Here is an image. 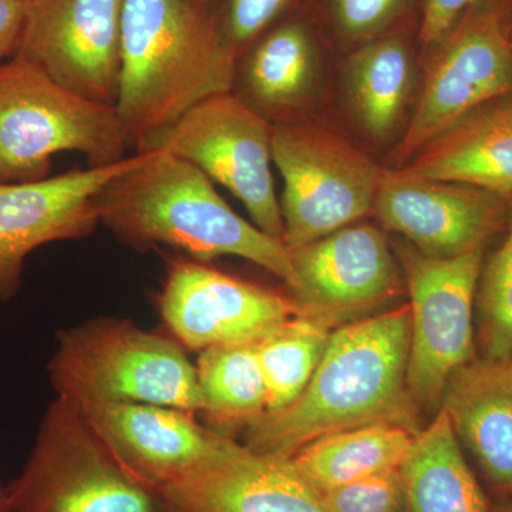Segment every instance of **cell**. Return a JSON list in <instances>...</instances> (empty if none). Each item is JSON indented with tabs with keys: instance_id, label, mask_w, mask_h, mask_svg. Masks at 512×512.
Masks as SVG:
<instances>
[{
	"instance_id": "cell-1",
	"label": "cell",
	"mask_w": 512,
	"mask_h": 512,
	"mask_svg": "<svg viewBox=\"0 0 512 512\" xmlns=\"http://www.w3.org/2000/svg\"><path fill=\"white\" fill-rule=\"evenodd\" d=\"M409 345V305L333 330L301 396L249 423L244 446L291 458L319 437L367 424H399L419 433L421 412L407 389Z\"/></svg>"
},
{
	"instance_id": "cell-2",
	"label": "cell",
	"mask_w": 512,
	"mask_h": 512,
	"mask_svg": "<svg viewBox=\"0 0 512 512\" xmlns=\"http://www.w3.org/2000/svg\"><path fill=\"white\" fill-rule=\"evenodd\" d=\"M96 208L100 224L130 247L165 245L202 262L238 256L289 291L298 286L285 242L239 217L207 175L167 151L138 153L137 163L100 191Z\"/></svg>"
},
{
	"instance_id": "cell-3",
	"label": "cell",
	"mask_w": 512,
	"mask_h": 512,
	"mask_svg": "<svg viewBox=\"0 0 512 512\" xmlns=\"http://www.w3.org/2000/svg\"><path fill=\"white\" fill-rule=\"evenodd\" d=\"M210 0H124L119 111L131 148L211 94L231 92Z\"/></svg>"
},
{
	"instance_id": "cell-4",
	"label": "cell",
	"mask_w": 512,
	"mask_h": 512,
	"mask_svg": "<svg viewBox=\"0 0 512 512\" xmlns=\"http://www.w3.org/2000/svg\"><path fill=\"white\" fill-rule=\"evenodd\" d=\"M128 148L116 106L66 89L19 57L0 63V184L49 177L59 153L106 167L126 160Z\"/></svg>"
},
{
	"instance_id": "cell-5",
	"label": "cell",
	"mask_w": 512,
	"mask_h": 512,
	"mask_svg": "<svg viewBox=\"0 0 512 512\" xmlns=\"http://www.w3.org/2000/svg\"><path fill=\"white\" fill-rule=\"evenodd\" d=\"M49 376L57 396L74 403L204 410L197 367L180 343L126 319H94L60 332Z\"/></svg>"
},
{
	"instance_id": "cell-6",
	"label": "cell",
	"mask_w": 512,
	"mask_h": 512,
	"mask_svg": "<svg viewBox=\"0 0 512 512\" xmlns=\"http://www.w3.org/2000/svg\"><path fill=\"white\" fill-rule=\"evenodd\" d=\"M5 494L10 512H167L160 491L133 476L79 406L59 396Z\"/></svg>"
},
{
	"instance_id": "cell-7",
	"label": "cell",
	"mask_w": 512,
	"mask_h": 512,
	"mask_svg": "<svg viewBox=\"0 0 512 512\" xmlns=\"http://www.w3.org/2000/svg\"><path fill=\"white\" fill-rule=\"evenodd\" d=\"M272 163L289 251L372 214L384 168L312 119L272 127Z\"/></svg>"
},
{
	"instance_id": "cell-8",
	"label": "cell",
	"mask_w": 512,
	"mask_h": 512,
	"mask_svg": "<svg viewBox=\"0 0 512 512\" xmlns=\"http://www.w3.org/2000/svg\"><path fill=\"white\" fill-rule=\"evenodd\" d=\"M272 124L231 92L211 94L137 144L195 165L241 201L252 224L284 241L281 204L272 174Z\"/></svg>"
},
{
	"instance_id": "cell-9",
	"label": "cell",
	"mask_w": 512,
	"mask_h": 512,
	"mask_svg": "<svg viewBox=\"0 0 512 512\" xmlns=\"http://www.w3.org/2000/svg\"><path fill=\"white\" fill-rule=\"evenodd\" d=\"M410 295L407 389L421 413L436 414L448 379L476 359L474 308L484 249L440 258L397 247Z\"/></svg>"
},
{
	"instance_id": "cell-10",
	"label": "cell",
	"mask_w": 512,
	"mask_h": 512,
	"mask_svg": "<svg viewBox=\"0 0 512 512\" xmlns=\"http://www.w3.org/2000/svg\"><path fill=\"white\" fill-rule=\"evenodd\" d=\"M511 93L512 13L504 0H483L431 52L396 160L409 163L467 114Z\"/></svg>"
},
{
	"instance_id": "cell-11",
	"label": "cell",
	"mask_w": 512,
	"mask_h": 512,
	"mask_svg": "<svg viewBox=\"0 0 512 512\" xmlns=\"http://www.w3.org/2000/svg\"><path fill=\"white\" fill-rule=\"evenodd\" d=\"M301 316L336 330L369 318L402 293L403 276L382 229L356 222L292 249Z\"/></svg>"
},
{
	"instance_id": "cell-12",
	"label": "cell",
	"mask_w": 512,
	"mask_h": 512,
	"mask_svg": "<svg viewBox=\"0 0 512 512\" xmlns=\"http://www.w3.org/2000/svg\"><path fill=\"white\" fill-rule=\"evenodd\" d=\"M124 0H28L15 56L66 89L116 106Z\"/></svg>"
},
{
	"instance_id": "cell-13",
	"label": "cell",
	"mask_w": 512,
	"mask_h": 512,
	"mask_svg": "<svg viewBox=\"0 0 512 512\" xmlns=\"http://www.w3.org/2000/svg\"><path fill=\"white\" fill-rule=\"evenodd\" d=\"M160 311L178 342L197 352L256 342L301 315L291 295L225 274L190 256L168 262Z\"/></svg>"
},
{
	"instance_id": "cell-14",
	"label": "cell",
	"mask_w": 512,
	"mask_h": 512,
	"mask_svg": "<svg viewBox=\"0 0 512 512\" xmlns=\"http://www.w3.org/2000/svg\"><path fill=\"white\" fill-rule=\"evenodd\" d=\"M510 198L384 168L373 214L423 254L450 258L484 249L507 224Z\"/></svg>"
},
{
	"instance_id": "cell-15",
	"label": "cell",
	"mask_w": 512,
	"mask_h": 512,
	"mask_svg": "<svg viewBox=\"0 0 512 512\" xmlns=\"http://www.w3.org/2000/svg\"><path fill=\"white\" fill-rule=\"evenodd\" d=\"M137 161L138 153L106 167L0 184V301L18 295L30 252L50 242L93 234L100 224L97 195Z\"/></svg>"
},
{
	"instance_id": "cell-16",
	"label": "cell",
	"mask_w": 512,
	"mask_h": 512,
	"mask_svg": "<svg viewBox=\"0 0 512 512\" xmlns=\"http://www.w3.org/2000/svg\"><path fill=\"white\" fill-rule=\"evenodd\" d=\"M113 456L160 488L218 456L232 437L202 426L197 413L147 403H76Z\"/></svg>"
},
{
	"instance_id": "cell-17",
	"label": "cell",
	"mask_w": 512,
	"mask_h": 512,
	"mask_svg": "<svg viewBox=\"0 0 512 512\" xmlns=\"http://www.w3.org/2000/svg\"><path fill=\"white\" fill-rule=\"evenodd\" d=\"M158 491L167 512H329L291 458L259 454L237 440Z\"/></svg>"
},
{
	"instance_id": "cell-18",
	"label": "cell",
	"mask_w": 512,
	"mask_h": 512,
	"mask_svg": "<svg viewBox=\"0 0 512 512\" xmlns=\"http://www.w3.org/2000/svg\"><path fill=\"white\" fill-rule=\"evenodd\" d=\"M322 55L311 20L298 10L262 33L239 55L231 93L262 119H311L322 86Z\"/></svg>"
},
{
	"instance_id": "cell-19",
	"label": "cell",
	"mask_w": 512,
	"mask_h": 512,
	"mask_svg": "<svg viewBox=\"0 0 512 512\" xmlns=\"http://www.w3.org/2000/svg\"><path fill=\"white\" fill-rule=\"evenodd\" d=\"M460 444L477 461L485 480L512 497V367L476 357L448 379L441 399Z\"/></svg>"
},
{
	"instance_id": "cell-20",
	"label": "cell",
	"mask_w": 512,
	"mask_h": 512,
	"mask_svg": "<svg viewBox=\"0 0 512 512\" xmlns=\"http://www.w3.org/2000/svg\"><path fill=\"white\" fill-rule=\"evenodd\" d=\"M434 180L512 195V103L485 104L421 148L404 167Z\"/></svg>"
},
{
	"instance_id": "cell-21",
	"label": "cell",
	"mask_w": 512,
	"mask_h": 512,
	"mask_svg": "<svg viewBox=\"0 0 512 512\" xmlns=\"http://www.w3.org/2000/svg\"><path fill=\"white\" fill-rule=\"evenodd\" d=\"M416 89V63L409 43L384 35L356 47L343 70V94L357 128L377 143L402 126Z\"/></svg>"
},
{
	"instance_id": "cell-22",
	"label": "cell",
	"mask_w": 512,
	"mask_h": 512,
	"mask_svg": "<svg viewBox=\"0 0 512 512\" xmlns=\"http://www.w3.org/2000/svg\"><path fill=\"white\" fill-rule=\"evenodd\" d=\"M400 473L407 512H490L444 410L414 436Z\"/></svg>"
},
{
	"instance_id": "cell-23",
	"label": "cell",
	"mask_w": 512,
	"mask_h": 512,
	"mask_svg": "<svg viewBox=\"0 0 512 512\" xmlns=\"http://www.w3.org/2000/svg\"><path fill=\"white\" fill-rule=\"evenodd\" d=\"M416 433L379 423L319 437L291 457L303 480L318 494L400 470Z\"/></svg>"
},
{
	"instance_id": "cell-24",
	"label": "cell",
	"mask_w": 512,
	"mask_h": 512,
	"mask_svg": "<svg viewBox=\"0 0 512 512\" xmlns=\"http://www.w3.org/2000/svg\"><path fill=\"white\" fill-rule=\"evenodd\" d=\"M198 383L202 413L218 433L245 427L266 412V386L256 355V342L214 346L200 352Z\"/></svg>"
},
{
	"instance_id": "cell-25",
	"label": "cell",
	"mask_w": 512,
	"mask_h": 512,
	"mask_svg": "<svg viewBox=\"0 0 512 512\" xmlns=\"http://www.w3.org/2000/svg\"><path fill=\"white\" fill-rule=\"evenodd\" d=\"M330 336L332 330L299 315L256 340L266 386V412L285 409L301 396L318 369Z\"/></svg>"
},
{
	"instance_id": "cell-26",
	"label": "cell",
	"mask_w": 512,
	"mask_h": 512,
	"mask_svg": "<svg viewBox=\"0 0 512 512\" xmlns=\"http://www.w3.org/2000/svg\"><path fill=\"white\" fill-rule=\"evenodd\" d=\"M507 237L481 268L476 308L485 359L508 362L512 353V195Z\"/></svg>"
},
{
	"instance_id": "cell-27",
	"label": "cell",
	"mask_w": 512,
	"mask_h": 512,
	"mask_svg": "<svg viewBox=\"0 0 512 512\" xmlns=\"http://www.w3.org/2000/svg\"><path fill=\"white\" fill-rule=\"evenodd\" d=\"M222 50L237 63L262 33L301 10V0H210Z\"/></svg>"
},
{
	"instance_id": "cell-28",
	"label": "cell",
	"mask_w": 512,
	"mask_h": 512,
	"mask_svg": "<svg viewBox=\"0 0 512 512\" xmlns=\"http://www.w3.org/2000/svg\"><path fill=\"white\" fill-rule=\"evenodd\" d=\"M409 0H328L330 22L343 42L359 47L384 35Z\"/></svg>"
},
{
	"instance_id": "cell-29",
	"label": "cell",
	"mask_w": 512,
	"mask_h": 512,
	"mask_svg": "<svg viewBox=\"0 0 512 512\" xmlns=\"http://www.w3.org/2000/svg\"><path fill=\"white\" fill-rule=\"evenodd\" d=\"M319 495L329 512H407L400 470L363 478Z\"/></svg>"
},
{
	"instance_id": "cell-30",
	"label": "cell",
	"mask_w": 512,
	"mask_h": 512,
	"mask_svg": "<svg viewBox=\"0 0 512 512\" xmlns=\"http://www.w3.org/2000/svg\"><path fill=\"white\" fill-rule=\"evenodd\" d=\"M483 0H424L420 42L426 52H433L446 39L460 19Z\"/></svg>"
},
{
	"instance_id": "cell-31",
	"label": "cell",
	"mask_w": 512,
	"mask_h": 512,
	"mask_svg": "<svg viewBox=\"0 0 512 512\" xmlns=\"http://www.w3.org/2000/svg\"><path fill=\"white\" fill-rule=\"evenodd\" d=\"M28 0H0V63L15 56Z\"/></svg>"
},
{
	"instance_id": "cell-32",
	"label": "cell",
	"mask_w": 512,
	"mask_h": 512,
	"mask_svg": "<svg viewBox=\"0 0 512 512\" xmlns=\"http://www.w3.org/2000/svg\"><path fill=\"white\" fill-rule=\"evenodd\" d=\"M490 512H512V497L503 498L498 503L491 504Z\"/></svg>"
},
{
	"instance_id": "cell-33",
	"label": "cell",
	"mask_w": 512,
	"mask_h": 512,
	"mask_svg": "<svg viewBox=\"0 0 512 512\" xmlns=\"http://www.w3.org/2000/svg\"><path fill=\"white\" fill-rule=\"evenodd\" d=\"M0 512H10L8 500H6L5 490H0Z\"/></svg>"
},
{
	"instance_id": "cell-34",
	"label": "cell",
	"mask_w": 512,
	"mask_h": 512,
	"mask_svg": "<svg viewBox=\"0 0 512 512\" xmlns=\"http://www.w3.org/2000/svg\"><path fill=\"white\" fill-rule=\"evenodd\" d=\"M508 363H510V366L512 367V353H511L510 360H508Z\"/></svg>"
}]
</instances>
